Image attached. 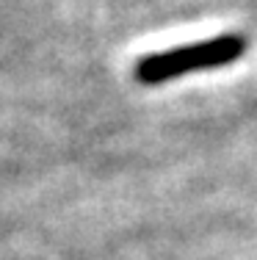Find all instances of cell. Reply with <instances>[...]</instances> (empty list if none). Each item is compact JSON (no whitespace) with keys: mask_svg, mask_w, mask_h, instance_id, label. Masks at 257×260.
<instances>
[{"mask_svg":"<svg viewBox=\"0 0 257 260\" xmlns=\"http://www.w3.org/2000/svg\"><path fill=\"white\" fill-rule=\"evenodd\" d=\"M243 53H246V39L238 34H224V36H213V39H205V42H194L188 47H174V50L144 55L136 64L133 75L144 86H158V83H166V80H174L182 75H194V72L230 67Z\"/></svg>","mask_w":257,"mask_h":260,"instance_id":"1","label":"cell"}]
</instances>
